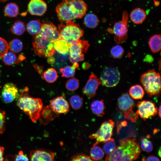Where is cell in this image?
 Here are the masks:
<instances>
[{
  "label": "cell",
  "instance_id": "1",
  "mask_svg": "<svg viewBox=\"0 0 161 161\" xmlns=\"http://www.w3.org/2000/svg\"><path fill=\"white\" fill-rule=\"evenodd\" d=\"M119 142V145L112 153L107 155L106 161H132L138 157L141 151L135 138H125Z\"/></svg>",
  "mask_w": 161,
  "mask_h": 161
},
{
  "label": "cell",
  "instance_id": "2",
  "mask_svg": "<svg viewBox=\"0 0 161 161\" xmlns=\"http://www.w3.org/2000/svg\"><path fill=\"white\" fill-rule=\"evenodd\" d=\"M87 10V5L82 0H63L56 9L59 21L66 23L82 18Z\"/></svg>",
  "mask_w": 161,
  "mask_h": 161
},
{
  "label": "cell",
  "instance_id": "3",
  "mask_svg": "<svg viewBox=\"0 0 161 161\" xmlns=\"http://www.w3.org/2000/svg\"><path fill=\"white\" fill-rule=\"evenodd\" d=\"M27 88H25V90L21 93L18 99L17 104L19 108L34 123L39 119L43 104L41 99L30 96L27 92Z\"/></svg>",
  "mask_w": 161,
  "mask_h": 161
},
{
  "label": "cell",
  "instance_id": "4",
  "mask_svg": "<svg viewBox=\"0 0 161 161\" xmlns=\"http://www.w3.org/2000/svg\"><path fill=\"white\" fill-rule=\"evenodd\" d=\"M54 42L50 38L40 30L33 38L32 45L35 53L45 58L52 56L56 52Z\"/></svg>",
  "mask_w": 161,
  "mask_h": 161
},
{
  "label": "cell",
  "instance_id": "5",
  "mask_svg": "<svg viewBox=\"0 0 161 161\" xmlns=\"http://www.w3.org/2000/svg\"><path fill=\"white\" fill-rule=\"evenodd\" d=\"M140 81L144 88L150 96L160 94L161 91V77L154 69H150L142 74Z\"/></svg>",
  "mask_w": 161,
  "mask_h": 161
},
{
  "label": "cell",
  "instance_id": "6",
  "mask_svg": "<svg viewBox=\"0 0 161 161\" xmlns=\"http://www.w3.org/2000/svg\"><path fill=\"white\" fill-rule=\"evenodd\" d=\"M58 29L60 38L66 41L69 45L80 40L84 33L79 26L73 21L66 22V24L59 25Z\"/></svg>",
  "mask_w": 161,
  "mask_h": 161
},
{
  "label": "cell",
  "instance_id": "7",
  "mask_svg": "<svg viewBox=\"0 0 161 161\" xmlns=\"http://www.w3.org/2000/svg\"><path fill=\"white\" fill-rule=\"evenodd\" d=\"M128 21V13L124 11L122 20L115 22L112 29L109 28L108 30L109 32L114 35V41L118 44L123 43L127 38Z\"/></svg>",
  "mask_w": 161,
  "mask_h": 161
},
{
  "label": "cell",
  "instance_id": "8",
  "mask_svg": "<svg viewBox=\"0 0 161 161\" xmlns=\"http://www.w3.org/2000/svg\"><path fill=\"white\" fill-rule=\"evenodd\" d=\"M117 101L118 108L123 113L125 118L133 122L137 120L138 116L132 110L134 105V101L128 93H125L122 95L118 98Z\"/></svg>",
  "mask_w": 161,
  "mask_h": 161
},
{
  "label": "cell",
  "instance_id": "9",
  "mask_svg": "<svg viewBox=\"0 0 161 161\" xmlns=\"http://www.w3.org/2000/svg\"><path fill=\"white\" fill-rule=\"evenodd\" d=\"M114 126V122L112 120L103 122L98 130L89 136L90 138L96 140L93 145H97L100 143H105L113 139L111 137Z\"/></svg>",
  "mask_w": 161,
  "mask_h": 161
},
{
  "label": "cell",
  "instance_id": "10",
  "mask_svg": "<svg viewBox=\"0 0 161 161\" xmlns=\"http://www.w3.org/2000/svg\"><path fill=\"white\" fill-rule=\"evenodd\" d=\"M89 46L87 41L80 39L70 44L69 52L71 62L73 64L83 61V53L87 52Z\"/></svg>",
  "mask_w": 161,
  "mask_h": 161
},
{
  "label": "cell",
  "instance_id": "11",
  "mask_svg": "<svg viewBox=\"0 0 161 161\" xmlns=\"http://www.w3.org/2000/svg\"><path fill=\"white\" fill-rule=\"evenodd\" d=\"M120 75L118 70L113 67H108L102 72L100 78L101 83L109 87H113L118 83Z\"/></svg>",
  "mask_w": 161,
  "mask_h": 161
},
{
  "label": "cell",
  "instance_id": "12",
  "mask_svg": "<svg viewBox=\"0 0 161 161\" xmlns=\"http://www.w3.org/2000/svg\"><path fill=\"white\" fill-rule=\"evenodd\" d=\"M137 114L144 120L155 116L157 113V110L155 104L148 100L138 102L137 104Z\"/></svg>",
  "mask_w": 161,
  "mask_h": 161
},
{
  "label": "cell",
  "instance_id": "13",
  "mask_svg": "<svg viewBox=\"0 0 161 161\" xmlns=\"http://www.w3.org/2000/svg\"><path fill=\"white\" fill-rule=\"evenodd\" d=\"M18 95V90L16 85L12 83H8L3 87L1 98L4 103H9L13 101Z\"/></svg>",
  "mask_w": 161,
  "mask_h": 161
},
{
  "label": "cell",
  "instance_id": "14",
  "mask_svg": "<svg viewBox=\"0 0 161 161\" xmlns=\"http://www.w3.org/2000/svg\"><path fill=\"white\" fill-rule=\"evenodd\" d=\"M101 83L100 79L95 75L92 74L83 89V92L88 97H93L95 95L96 91Z\"/></svg>",
  "mask_w": 161,
  "mask_h": 161
},
{
  "label": "cell",
  "instance_id": "15",
  "mask_svg": "<svg viewBox=\"0 0 161 161\" xmlns=\"http://www.w3.org/2000/svg\"><path fill=\"white\" fill-rule=\"evenodd\" d=\"M49 105L52 110L58 114L66 113L69 110L68 102L62 96H58L52 100Z\"/></svg>",
  "mask_w": 161,
  "mask_h": 161
},
{
  "label": "cell",
  "instance_id": "16",
  "mask_svg": "<svg viewBox=\"0 0 161 161\" xmlns=\"http://www.w3.org/2000/svg\"><path fill=\"white\" fill-rule=\"evenodd\" d=\"M30 13L32 15L41 16L46 11L47 6L43 0H31L28 6Z\"/></svg>",
  "mask_w": 161,
  "mask_h": 161
},
{
  "label": "cell",
  "instance_id": "17",
  "mask_svg": "<svg viewBox=\"0 0 161 161\" xmlns=\"http://www.w3.org/2000/svg\"><path fill=\"white\" fill-rule=\"evenodd\" d=\"M30 158L32 161H54L55 154L50 151L43 149H36L30 152Z\"/></svg>",
  "mask_w": 161,
  "mask_h": 161
},
{
  "label": "cell",
  "instance_id": "18",
  "mask_svg": "<svg viewBox=\"0 0 161 161\" xmlns=\"http://www.w3.org/2000/svg\"><path fill=\"white\" fill-rule=\"evenodd\" d=\"M58 117V114L52 110L50 105H48L42 109L39 119L40 123L45 125Z\"/></svg>",
  "mask_w": 161,
  "mask_h": 161
},
{
  "label": "cell",
  "instance_id": "19",
  "mask_svg": "<svg viewBox=\"0 0 161 161\" xmlns=\"http://www.w3.org/2000/svg\"><path fill=\"white\" fill-rule=\"evenodd\" d=\"M129 17L131 20L134 23L138 24L143 23L145 20L146 14L143 9L137 8L133 9L130 12Z\"/></svg>",
  "mask_w": 161,
  "mask_h": 161
},
{
  "label": "cell",
  "instance_id": "20",
  "mask_svg": "<svg viewBox=\"0 0 161 161\" xmlns=\"http://www.w3.org/2000/svg\"><path fill=\"white\" fill-rule=\"evenodd\" d=\"M54 48L60 54L65 55L69 52V45L65 40L59 38L53 43Z\"/></svg>",
  "mask_w": 161,
  "mask_h": 161
},
{
  "label": "cell",
  "instance_id": "21",
  "mask_svg": "<svg viewBox=\"0 0 161 161\" xmlns=\"http://www.w3.org/2000/svg\"><path fill=\"white\" fill-rule=\"evenodd\" d=\"M161 35L159 34L154 35L149 38L148 44L151 51L154 53L160 51L161 47Z\"/></svg>",
  "mask_w": 161,
  "mask_h": 161
},
{
  "label": "cell",
  "instance_id": "22",
  "mask_svg": "<svg viewBox=\"0 0 161 161\" xmlns=\"http://www.w3.org/2000/svg\"><path fill=\"white\" fill-rule=\"evenodd\" d=\"M78 63L73 64L72 66H67L60 69L62 77L66 78L73 77L75 75L76 69L79 68Z\"/></svg>",
  "mask_w": 161,
  "mask_h": 161
},
{
  "label": "cell",
  "instance_id": "23",
  "mask_svg": "<svg viewBox=\"0 0 161 161\" xmlns=\"http://www.w3.org/2000/svg\"><path fill=\"white\" fill-rule=\"evenodd\" d=\"M3 61L5 64L10 66L14 64L18 63L20 61L24 59L23 55H20L18 58L13 52H7L3 57Z\"/></svg>",
  "mask_w": 161,
  "mask_h": 161
},
{
  "label": "cell",
  "instance_id": "24",
  "mask_svg": "<svg viewBox=\"0 0 161 161\" xmlns=\"http://www.w3.org/2000/svg\"><path fill=\"white\" fill-rule=\"evenodd\" d=\"M129 92L131 97L135 100L142 98L144 95V92L143 87L138 84L131 86Z\"/></svg>",
  "mask_w": 161,
  "mask_h": 161
},
{
  "label": "cell",
  "instance_id": "25",
  "mask_svg": "<svg viewBox=\"0 0 161 161\" xmlns=\"http://www.w3.org/2000/svg\"><path fill=\"white\" fill-rule=\"evenodd\" d=\"M91 108L92 112L97 116L102 117L104 113V106L103 100L93 102L91 104Z\"/></svg>",
  "mask_w": 161,
  "mask_h": 161
},
{
  "label": "cell",
  "instance_id": "26",
  "mask_svg": "<svg viewBox=\"0 0 161 161\" xmlns=\"http://www.w3.org/2000/svg\"><path fill=\"white\" fill-rule=\"evenodd\" d=\"M41 24L39 20H33L30 21L27 25V29L29 33L35 35L40 31Z\"/></svg>",
  "mask_w": 161,
  "mask_h": 161
},
{
  "label": "cell",
  "instance_id": "27",
  "mask_svg": "<svg viewBox=\"0 0 161 161\" xmlns=\"http://www.w3.org/2000/svg\"><path fill=\"white\" fill-rule=\"evenodd\" d=\"M90 157L93 160H99L104 157V152L103 150L97 145H93L90 151Z\"/></svg>",
  "mask_w": 161,
  "mask_h": 161
},
{
  "label": "cell",
  "instance_id": "28",
  "mask_svg": "<svg viewBox=\"0 0 161 161\" xmlns=\"http://www.w3.org/2000/svg\"><path fill=\"white\" fill-rule=\"evenodd\" d=\"M18 13V7L16 4L14 3H10L7 4L4 10L5 15L10 17L16 16Z\"/></svg>",
  "mask_w": 161,
  "mask_h": 161
},
{
  "label": "cell",
  "instance_id": "29",
  "mask_svg": "<svg viewBox=\"0 0 161 161\" xmlns=\"http://www.w3.org/2000/svg\"><path fill=\"white\" fill-rule=\"evenodd\" d=\"M99 20L97 16L92 13L87 14L84 18V23L88 27L93 28L98 24Z\"/></svg>",
  "mask_w": 161,
  "mask_h": 161
},
{
  "label": "cell",
  "instance_id": "30",
  "mask_svg": "<svg viewBox=\"0 0 161 161\" xmlns=\"http://www.w3.org/2000/svg\"><path fill=\"white\" fill-rule=\"evenodd\" d=\"M43 77L47 82L52 83L58 78L57 72L55 69L50 68L43 72Z\"/></svg>",
  "mask_w": 161,
  "mask_h": 161
},
{
  "label": "cell",
  "instance_id": "31",
  "mask_svg": "<svg viewBox=\"0 0 161 161\" xmlns=\"http://www.w3.org/2000/svg\"><path fill=\"white\" fill-rule=\"evenodd\" d=\"M26 27L23 22L20 21H16L11 27V31L14 34L20 35L24 32Z\"/></svg>",
  "mask_w": 161,
  "mask_h": 161
},
{
  "label": "cell",
  "instance_id": "32",
  "mask_svg": "<svg viewBox=\"0 0 161 161\" xmlns=\"http://www.w3.org/2000/svg\"><path fill=\"white\" fill-rule=\"evenodd\" d=\"M9 49L13 52L17 53L22 49L23 44L19 39H15L12 40L9 43Z\"/></svg>",
  "mask_w": 161,
  "mask_h": 161
},
{
  "label": "cell",
  "instance_id": "33",
  "mask_svg": "<svg viewBox=\"0 0 161 161\" xmlns=\"http://www.w3.org/2000/svg\"><path fill=\"white\" fill-rule=\"evenodd\" d=\"M69 102L72 107L75 110L80 109L83 105L82 97L78 95L72 96L70 98Z\"/></svg>",
  "mask_w": 161,
  "mask_h": 161
},
{
  "label": "cell",
  "instance_id": "34",
  "mask_svg": "<svg viewBox=\"0 0 161 161\" xmlns=\"http://www.w3.org/2000/svg\"><path fill=\"white\" fill-rule=\"evenodd\" d=\"M79 82L78 80L75 78L68 80L66 83V88L69 91H73L76 90L78 88Z\"/></svg>",
  "mask_w": 161,
  "mask_h": 161
},
{
  "label": "cell",
  "instance_id": "35",
  "mask_svg": "<svg viewBox=\"0 0 161 161\" xmlns=\"http://www.w3.org/2000/svg\"><path fill=\"white\" fill-rule=\"evenodd\" d=\"M103 148L105 153L107 155L110 154L114 150L117 146L114 139L105 143Z\"/></svg>",
  "mask_w": 161,
  "mask_h": 161
},
{
  "label": "cell",
  "instance_id": "36",
  "mask_svg": "<svg viewBox=\"0 0 161 161\" xmlns=\"http://www.w3.org/2000/svg\"><path fill=\"white\" fill-rule=\"evenodd\" d=\"M124 50L123 48L119 45L113 47L111 49L110 52L112 56L114 58H118L123 55Z\"/></svg>",
  "mask_w": 161,
  "mask_h": 161
},
{
  "label": "cell",
  "instance_id": "37",
  "mask_svg": "<svg viewBox=\"0 0 161 161\" xmlns=\"http://www.w3.org/2000/svg\"><path fill=\"white\" fill-rule=\"evenodd\" d=\"M140 146L143 151L146 152H150L153 150V145L151 142L146 138H143L141 140Z\"/></svg>",
  "mask_w": 161,
  "mask_h": 161
},
{
  "label": "cell",
  "instance_id": "38",
  "mask_svg": "<svg viewBox=\"0 0 161 161\" xmlns=\"http://www.w3.org/2000/svg\"><path fill=\"white\" fill-rule=\"evenodd\" d=\"M8 44L4 39L0 37V58L2 57L8 52Z\"/></svg>",
  "mask_w": 161,
  "mask_h": 161
},
{
  "label": "cell",
  "instance_id": "39",
  "mask_svg": "<svg viewBox=\"0 0 161 161\" xmlns=\"http://www.w3.org/2000/svg\"><path fill=\"white\" fill-rule=\"evenodd\" d=\"M71 161H93L90 156L83 153L78 154L71 157Z\"/></svg>",
  "mask_w": 161,
  "mask_h": 161
},
{
  "label": "cell",
  "instance_id": "40",
  "mask_svg": "<svg viewBox=\"0 0 161 161\" xmlns=\"http://www.w3.org/2000/svg\"><path fill=\"white\" fill-rule=\"evenodd\" d=\"M5 113L4 111L0 110V134L3 133L5 130Z\"/></svg>",
  "mask_w": 161,
  "mask_h": 161
},
{
  "label": "cell",
  "instance_id": "41",
  "mask_svg": "<svg viewBox=\"0 0 161 161\" xmlns=\"http://www.w3.org/2000/svg\"><path fill=\"white\" fill-rule=\"evenodd\" d=\"M15 161H28L29 158L21 151H20L18 154L14 156Z\"/></svg>",
  "mask_w": 161,
  "mask_h": 161
},
{
  "label": "cell",
  "instance_id": "42",
  "mask_svg": "<svg viewBox=\"0 0 161 161\" xmlns=\"http://www.w3.org/2000/svg\"><path fill=\"white\" fill-rule=\"evenodd\" d=\"M143 161H160L159 159L154 156H149L145 159H143Z\"/></svg>",
  "mask_w": 161,
  "mask_h": 161
},
{
  "label": "cell",
  "instance_id": "43",
  "mask_svg": "<svg viewBox=\"0 0 161 161\" xmlns=\"http://www.w3.org/2000/svg\"><path fill=\"white\" fill-rule=\"evenodd\" d=\"M34 66L39 74L43 77V72L42 66H39L37 64L35 65Z\"/></svg>",
  "mask_w": 161,
  "mask_h": 161
},
{
  "label": "cell",
  "instance_id": "44",
  "mask_svg": "<svg viewBox=\"0 0 161 161\" xmlns=\"http://www.w3.org/2000/svg\"><path fill=\"white\" fill-rule=\"evenodd\" d=\"M4 150V147L0 146V161H3L4 160V158L3 156Z\"/></svg>",
  "mask_w": 161,
  "mask_h": 161
},
{
  "label": "cell",
  "instance_id": "45",
  "mask_svg": "<svg viewBox=\"0 0 161 161\" xmlns=\"http://www.w3.org/2000/svg\"><path fill=\"white\" fill-rule=\"evenodd\" d=\"M47 61L49 64H52L54 63L55 60V59L52 56L48 58Z\"/></svg>",
  "mask_w": 161,
  "mask_h": 161
},
{
  "label": "cell",
  "instance_id": "46",
  "mask_svg": "<svg viewBox=\"0 0 161 161\" xmlns=\"http://www.w3.org/2000/svg\"><path fill=\"white\" fill-rule=\"evenodd\" d=\"M154 4L156 7H157L159 5L160 2L159 1L156 0H154Z\"/></svg>",
  "mask_w": 161,
  "mask_h": 161
},
{
  "label": "cell",
  "instance_id": "47",
  "mask_svg": "<svg viewBox=\"0 0 161 161\" xmlns=\"http://www.w3.org/2000/svg\"><path fill=\"white\" fill-rule=\"evenodd\" d=\"M161 105H160V106L159 107V109H158V111H159V112H158V114H159V115L160 117V118H161Z\"/></svg>",
  "mask_w": 161,
  "mask_h": 161
},
{
  "label": "cell",
  "instance_id": "48",
  "mask_svg": "<svg viewBox=\"0 0 161 161\" xmlns=\"http://www.w3.org/2000/svg\"><path fill=\"white\" fill-rule=\"evenodd\" d=\"M158 154L159 155L160 157L161 156V148H160H160L159 150Z\"/></svg>",
  "mask_w": 161,
  "mask_h": 161
},
{
  "label": "cell",
  "instance_id": "49",
  "mask_svg": "<svg viewBox=\"0 0 161 161\" xmlns=\"http://www.w3.org/2000/svg\"><path fill=\"white\" fill-rule=\"evenodd\" d=\"M8 0H0V2H4Z\"/></svg>",
  "mask_w": 161,
  "mask_h": 161
}]
</instances>
